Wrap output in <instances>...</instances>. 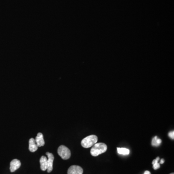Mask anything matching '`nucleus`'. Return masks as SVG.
I'll return each instance as SVG.
<instances>
[{
	"mask_svg": "<svg viewBox=\"0 0 174 174\" xmlns=\"http://www.w3.org/2000/svg\"><path fill=\"white\" fill-rule=\"evenodd\" d=\"M107 146L105 144L103 143H96L91 148V154L93 156L96 157L105 152L107 150Z\"/></svg>",
	"mask_w": 174,
	"mask_h": 174,
	"instance_id": "1",
	"label": "nucleus"
},
{
	"mask_svg": "<svg viewBox=\"0 0 174 174\" xmlns=\"http://www.w3.org/2000/svg\"><path fill=\"white\" fill-rule=\"evenodd\" d=\"M98 141V137L95 135H89L82 139L81 142V146L84 148H89L93 147Z\"/></svg>",
	"mask_w": 174,
	"mask_h": 174,
	"instance_id": "2",
	"label": "nucleus"
},
{
	"mask_svg": "<svg viewBox=\"0 0 174 174\" xmlns=\"http://www.w3.org/2000/svg\"><path fill=\"white\" fill-rule=\"evenodd\" d=\"M59 155L63 160H68L71 157V151L66 146L62 145L58 149Z\"/></svg>",
	"mask_w": 174,
	"mask_h": 174,
	"instance_id": "3",
	"label": "nucleus"
},
{
	"mask_svg": "<svg viewBox=\"0 0 174 174\" xmlns=\"http://www.w3.org/2000/svg\"><path fill=\"white\" fill-rule=\"evenodd\" d=\"M47 155V171L48 173H50L53 170V164L54 157L53 154L50 152L46 153Z\"/></svg>",
	"mask_w": 174,
	"mask_h": 174,
	"instance_id": "4",
	"label": "nucleus"
},
{
	"mask_svg": "<svg viewBox=\"0 0 174 174\" xmlns=\"http://www.w3.org/2000/svg\"><path fill=\"white\" fill-rule=\"evenodd\" d=\"M83 169L78 165H72L69 168L68 174H83Z\"/></svg>",
	"mask_w": 174,
	"mask_h": 174,
	"instance_id": "5",
	"label": "nucleus"
},
{
	"mask_svg": "<svg viewBox=\"0 0 174 174\" xmlns=\"http://www.w3.org/2000/svg\"><path fill=\"white\" fill-rule=\"evenodd\" d=\"M21 166V162L19 160L14 159L10 162V170L11 172H14L17 170Z\"/></svg>",
	"mask_w": 174,
	"mask_h": 174,
	"instance_id": "6",
	"label": "nucleus"
},
{
	"mask_svg": "<svg viewBox=\"0 0 174 174\" xmlns=\"http://www.w3.org/2000/svg\"><path fill=\"white\" fill-rule=\"evenodd\" d=\"M36 144L38 147H41L45 145V141L43 134L41 133H38L35 139Z\"/></svg>",
	"mask_w": 174,
	"mask_h": 174,
	"instance_id": "7",
	"label": "nucleus"
},
{
	"mask_svg": "<svg viewBox=\"0 0 174 174\" xmlns=\"http://www.w3.org/2000/svg\"><path fill=\"white\" fill-rule=\"evenodd\" d=\"M29 151L32 152H34L37 150L38 147L37 145L36 144L35 139L34 138H32L29 140Z\"/></svg>",
	"mask_w": 174,
	"mask_h": 174,
	"instance_id": "8",
	"label": "nucleus"
},
{
	"mask_svg": "<svg viewBox=\"0 0 174 174\" xmlns=\"http://www.w3.org/2000/svg\"><path fill=\"white\" fill-rule=\"evenodd\" d=\"M40 168L43 171L47 170V159L45 156H42L40 159Z\"/></svg>",
	"mask_w": 174,
	"mask_h": 174,
	"instance_id": "9",
	"label": "nucleus"
},
{
	"mask_svg": "<svg viewBox=\"0 0 174 174\" xmlns=\"http://www.w3.org/2000/svg\"><path fill=\"white\" fill-rule=\"evenodd\" d=\"M117 150H118V153L119 154H121V155H128L130 153V150L126 148H119L118 147L117 148Z\"/></svg>",
	"mask_w": 174,
	"mask_h": 174,
	"instance_id": "10",
	"label": "nucleus"
},
{
	"mask_svg": "<svg viewBox=\"0 0 174 174\" xmlns=\"http://www.w3.org/2000/svg\"><path fill=\"white\" fill-rule=\"evenodd\" d=\"M162 143V140L161 139L158 138V137L156 136L154 137V138H153L152 142H151V144L154 147H158Z\"/></svg>",
	"mask_w": 174,
	"mask_h": 174,
	"instance_id": "11",
	"label": "nucleus"
},
{
	"mask_svg": "<svg viewBox=\"0 0 174 174\" xmlns=\"http://www.w3.org/2000/svg\"><path fill=\"white\" fill-rule=\"evenodd\" d=\"M160 160L159 157H157L154 160L152 161L153 168L154 170H157L160 168V163H158V161Z\"/></svg>",
	"mask_w": 174,
	"mask_h": 174,
	"instance_id": "12",
	"label": "nucleus"
},
{
	"mask_svg": "<svg viewBox=\"0 0 174 174\" xmlns=\"http://www.w3.org/2000/svg\"><path fill=\"white\" fill-rule=\"evenodd\" d=\"M168 136L170 137L171 139L174 138V131L170 132V133L168 134Z\"/></svg>",
	"mask_w": 174,
	"mask_h": 174,
	"instance_id": "13",
	"label": "nucleus"
},
{
	"mask_svg": "<svg viewBox=\"0 0 174 174\" xmlns=\"http://www.w3.org/2000/svg\"><path fill=\"white\" fill-rule=\"evenodd\" d=\"M164 162H165V160H164V159H161V161H160V163H161V164H163Z\"/></svg>",
	"mask_w": 174,
	"mask_h": 174,
	"instance_id": "14",
	"label": "nucleus"
},
{
	"mask_svg": "<svg viewBox=\"0 0 174 174\" xmlns=\"http://www.w3.org/2000/svg\"><path fill=\"white\" fill-rule=\"evenodd\" d=\"M144 174H151V173L149 171H146Z\"/></svg>",
	"mask_w": 174,
	"mask_h": 174,
	"instance_id": "15",
	"label": "nucleus"
},
{
	"mask_svg": "<svg viewBox=\"0 0 174 174\" xmlns=\"http://www.w3.org/2000/svg\"><path fill=\"white\" fill-rule=\"evenodd\" d=\"M174 174V173H171V174Z\"/></svg>",
	"mask_w": 174,
	"mask_h": 174,
	"instance_id": "16",
	"label": "nucleus"
}]
</instances>
